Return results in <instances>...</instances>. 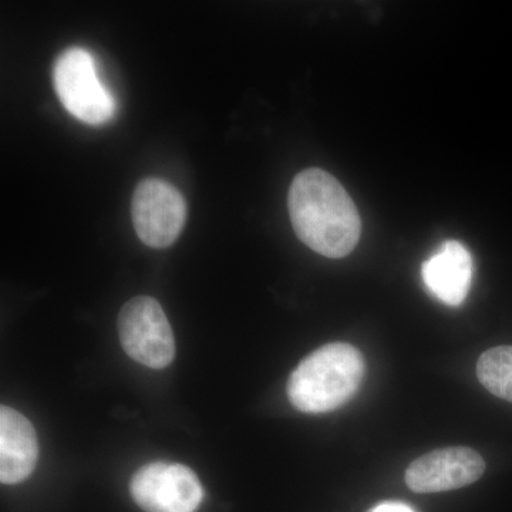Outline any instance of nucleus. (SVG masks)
<instances>
[{"mask_svg":"<svg viewBox=\"0 0 512 512\" xmlns=\"http://www.w3.org/2000/svg\"><path fill=\"white\" fill-rule=\"evenodd\" d=\"M289 217L306 247L326 258H343L356 248L362 221L355 202L333 175L308 168L289 188Z\"/></svg>","mask_w":512,"mask_h":512,"instance_id":"1","label":"nucleus"},{"mask_svg":"<svg viewBox=\"0 0 512 512\" xmlns=\"http://www.w3.org/2000/svg\"><path fill=\"white\" fill-rule=\"evenodd\" d=\"M365 376L362 353L349 343H329L299 363L288 382V397L299 412H333L349 402Z\"/></svg>","mask_w":512,"mask_h":512,"instance_id":"2","label":"nucleus"},{"mask_svg":"<svg viewBox=\"0 0 512 512\" xmlns=\"http://www.w3.org/2000/svg\"><path fill=\"white\" fill-rule=\"evenodd\" d=\"M53 83L64 109L89 126H103L116 114V100L101 82L96 60L89 50H64L53 67Z\"/></svg>","mask_w":512,"mask_h":512,"instance_id":"3","label":"nucleus"},{"mask_svg":"<svg viewBox=\"0 0 512 512\" xmlns=\"http://www.w3.org/2000/svg\"><path fill=\"white\" fill-rule=\"evenodd\" d=\"M119 335L124 352L140 365L165 369L174 360L173 329L160 303L150 296H137L121 308Z\"/></svg>","mask_w":512,"mask_h":512,"instance_id":"4","label":"nucleus"},{"mask_svg":"<svg viewBox=\"0 0 512 512\" xmlns=\"http://www.w3.org/2000/svg\"><path fill=\"white\" fill-rule=\"evenodd\" d=\"M131 218L138 238L147 247L168 248L183 231L187 202L174 185L160 178H146L134 190Z\"/></svg>","mask_w":512,"mask_h":512,"instance_id":"5","label":"nucleus"},{"mask_svg":"<svg viewBox=\"0 0 512 512\" xmlns=\"http://www.w3.org/2000/svg\"><path fill=\"white\" fill-rule=\"evenodd\" d=\"M130 493L146 512H195L204 498L191 468L164 461L141 467L131 480Z\"/></svg>","mask_w":512,"mask_h":512,"instance_id":"6","label":"nucleus"},{"mask_svg":"<svg viewBox=\"0 0 512 512\" xmlns=\"http://www.w3.org/2000/svg\"><path fill=\"white\" fill-rule=\"evenodd\" d=\"M484 471V458L473 448L447 447L413 461L406 471V484L414 493H443L476 483Z\"/></svg>","mask_w":512,"mask_h":512,"instance_id":"7","label":"nucleus"},{"mask_svg":"<svg viewBox=\"0 0 512 512\" xmlns=\"http://www.w3.org/2000/svg\"><path fill=\"white\" fill-rule=\"evenodd\" d=\"M473 258L458 241H446L436 254L421 266V278L427 291L447 306L466 301L473 282Z\"/></svg>","mask_w":512,"mask_h":512,"instance_id":"8","label":"nucleus"},{"mask_svg":"<svg viewBox=\"0 0 512 512\" xmlns=\"http://www.w3.org/2000/svg\"><path fill=\"white\" fill-rule=\"evenodd\" d=\"M39 458L35 427L22 413L0 409V481L19 484L30 477Z\"/></svg>","mask_w":512,"mask_h":512,"instance_id":"9","label":"nucleus"},{"mask_svg":"<svg viewBox=\"0 0 512 512\" xmlns=\"http://www.w3.org/2000/svg\"><path fill=\"white\" fill-rule=\"evenodd\" d=\"M477 377L488 392L512 403V346L484 352L477 362Z\"/></svg>","mask_w":512,"mask_h":512,"instance_id":"10","label":"nucleus"},{"mask_svg":"<svg viewBox=\"0 0 512 512\" xmlns=\"http://www.w3.org/2000/svg\"><path fill=\"white\" fill-rule=\"evenodd\" d=\"M370 512H416L412 507H409L407 504L397 503V501H386V503H382L376 505L373 510Z\"/></svg>","mask_w":512,"mask_h":512,"instance_id":"11","label":"nucleus"}]
</instances>
